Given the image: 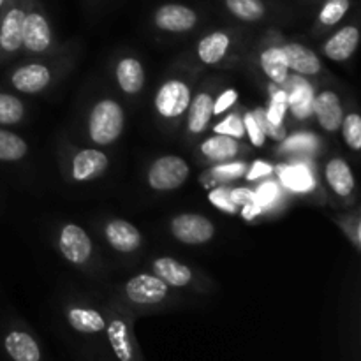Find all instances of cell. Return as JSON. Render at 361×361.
Returning a JSON list of instances; mask_svg holds the SVG:
<instances>
[{
  "mask_svg": "<svg viewBox=\"0 0 361 361\" xmlns=\"http://www.w3.org/2000/svg\"><path fill=\"white\" fill-rule=\"evenodd\" d=\"M326 180L338 196H349L355 189V176H353L351 168L342 159H334L328 162Z\"/></svg>",
  "mask_w": 361,
  "mask_h": 361,
  "instance_id": "44dd1931",
  "label": "cell"
},
{
  "mask_svg": "<svg viewBox=\"0 0 361 361\" xmlns=\"http://www.w3.org/2000/svg\"><path fill=\"white\" fill-rule=\"evenodd\" d=\"M295 90L289 95V102H291V108L295 111V115L298 118H305L310 113L314 111V97H312V88L309 87L303 81L296 80L295 78Z\"/></svg>",
  "mask_w": 361,
  "mask_h": 361,
  "instance_id": "83f0119b",
  "label": "cell"
},
{
  "mask_svg": "<svg viewBox=\"0 0 361 361\" xmlns=\"http://www.w3.org/2000/svg\"><path fill=\"white\" fill-rule=\"evenodd\" d=\"M155 25L166 32H187L197 23L196 11L182 4H164L155 11Z\"/></svg>",
  "mask_w": 361,
  "mask_h": 361,
  "instance_id": "9c48e42d",
  "label": "cell"
},
{
  "mask_svg": "<svg viewBox=\"0 0 361 361\" xmlns=\"http://www.w3.org/2000/svg\"><path fill=\"white\" fill-rule=\"evenodd\" d=\"M123 111L118 102L106 101L97 102L90 113V137L97 145H109L122 134Z\"/></svg>",
  "mask_w": 361,
  "mask_h": 361,
  "instance_id": "6da1fadb",
  "label": "cell"
},
{
  "mask_svg": "<svg viewBox=\"0 0 361 361\" xmlns=\"http://www.w3.org/2000/svg\"><path fill=\"white\" fill-rule=\"evenodd\" d=\"M59 247L62 256L73 264H83L92 254V242L85 229L76 224H67L60 233Z\"/></svg>",
  "mask_w": 361,
  "mask_h": 361,
  "instance_id": "ba28073f",
  "label": "cell"
},
{
  "mask_svg": "<svg viewBox=\"0 0 361 361\" xmlns=\"http://www.w3.org/2000/svg\"><path fill=\"white\" fill-rule=\"evenodd\" d=\"M106 238L118 252H133L140 247L141 233L127 221H111L106 226Z\"/></svg>",
  "mask_w": 361,
  "mask_h": 361,
  "instance_id": "5bb4252c",
  "label": "cell"
},
{
  "mask_svg": "<svg viewBox=\"0 0 361 361\" xmlns=\"http://www.w3.org/2000/svg\"><path fill=\"white\" fill-rule=\"evenodd\" d=\"M341 127L348 147L355 152L361 150V116L358 113H351L345 118H342Z\"/></svg>",
  "mask_w": 361,
  "mask_h": 361,
  "instance_id": "1f68e13d",
  "label": "cell"
},
{
  "mask_svg": "<svg viewBox=\"0 0 361 361\" xmlns=\"http://www.w3.org/2000/svg\"><path fill=\"white\" fill-rule=\"evenodd\" d=\"M270 173H271V166L264 164V162H261V161H257V162H254L252 169H250V173L247 176H249V180H256V178H259V176L270 175Z\"/></svg>",
  "mask_w": 361,
  "mask_h": 361,
  "instance_id": "7bdbcfd3",
  "label": "cell"
},
{
  "mask_svg": "<svg viewBox=\"0 0 361 361\" xmlns=\"http://www.w3.org/2000/svg\"><path fill=\"white\" fill-rule=\"evenodd\" d=\"M210 201L215 204V207L221 208V210L229 212V214H235L236 207H235V203L231 201V197H229L228 189L214 190V192L210 194Z\"/></svg>",
  "mask_w": 361,
  "mask_h": 361,
  "instance_id": "f35d334b",
  "label": "cell"
},
{
  "mask_svg": "<svg viewBox=\"0 0 361 361\" xmlns=\"http://www.w3.org/2000/svg\"><path fill=\"white\" fill-rule=\"evenodd\" d=\"M49 80H51V74H49L48 67L41 66V63H30V66L14 71L11 83L23 94H37L48 87Z\"/></svg>",
  "mask_w": 361,
  "mask_h": 361,
  "instance_id": "4fadbf2b",
  "label": "cell"
},
{
  "mask_svg": "<svg viewBox=\"0 0 361 361\" xmlns=\"http://www.w3.org/2000/svg\"><path fill=\"white\" fill-rule=\"evenodd\" d=\"M212 115H214V99L208 94L196 95L192 101L189 111V130L194 134H200L207 129L208 122H210Z\"/></svg>",
  "mask_w": 361,
  "mask_h": 361,
  "instance_id": "603a6c76",
  "label": "cell"
},
{
  "mask_svg": "<svg viewBox=\"0 0 361 361\" xmlns=\"http://www.w3.org/2000/svg\"><path fill=\"white\" fill-rule=\"evenodd\" d=\"M226 7L243 21H257L267 13L263 0H226Z\"/></svg>",
  "mask_w": 361,
  "mask_h": 361,
  "instance_id": "f1b7e54d",
  "label": "cell"
},
{
  "mask_svg": "<svg viewBox=\"0 0 361 361\" xmlns=\"http://www.w3.org/2000/svg\"><path fill=\"white\" fill-rule=\"evenodd\" d=\"M243 127H245L247 133H249V137H250V141H252L254 147H263L264 133L261 130L259 123L256 122V118H254L252 113L245 116V120H243Z\"/></svg>",
  "mask_w": 361,
  "mask_h": 361,
  "instance_id": "8d00e7d4",
  "label": "cell"
},
{
  "mask_svg": "<svg viewBox=\"0 0 361 361\" xmlns=\"http://www.w3.org/2000/svg\"><path fill=\"white\" fill-rule=\"evenodd\" d=\"M67 324L76 334L87 337H97L106 330V319L99 310L88 307H71L67 310Z\"/></svg>",
  "mask_w": 361,
  "mask_h": 361,
  "instance_id": "7c38bea8",
  "label": "cell"
},
{
  "mask_svg": "<svg viewBox=\"0 0 361 361\" xmlns=\"http://www.w3.org/2000/svg\"><path fill=\"white\" fill-rule=\"evenodd\" d=\"M351 7V0H326L319 11V23L324 27L337 25Z\"/></svg>",
  "mask_w": 361,
  "mask_h": 361,
  "instance_id": "4dcf8cb0",
  "label": "cell"
},
{
  "mask_svg": "<svg viewBox=\"0 0 361 361\" xmlns=\"http://www.w3.org/2000/svg\"><path fill=\"white\" fill-rule=\"evenodd\" d=\"M4 353L9 361H46L41 344L25 330H9L2 338Z\"/></svg>",
  "mask_w": 361,
  "mask_h": 361,
  "instance_id": "52a82bcc",
  "label": "cell"
},
{
  "mask_svg": "<svg viewBox=\"0 0 361 361\" xmlns=\"http://www.w3.org/2000/svg\"><path fill=\"white\" fill-rule=\"evenodd\" d=\"M6 4H7V0H0V11H2L4 7H6Z\"/></svg>",
  "mask_w": 361,
  "mask_h": 361,
  "instance_id": "f6af8a7d",
  "label": "cell"
},
{
  "mask_svg": "<svg viewBox=\"0 0 361 361\" xmlns=\"http://www.w3.org/2000/svg\"><path fill=\"white\" fill-rule=\"evenodd\" d=\"M189 176V164L182 157L166 155L157 159L148 171V183L155 190H173L185 183Z\"/></svg>",
  "mask_w": 361,
  "mask_h": 361,
  "instance_id": "3957f363",
  "label": "cell"
},
{
  "mask_svg": "<svg viewBox=\"0 0 361 361\" xmlns=\"http://www.w3.org/2000/svg\"><path fill=\"white\" fill-rule=\"evenodd\" d=\"M108 168V157L99 150H81L74 157L73 178L78 182H87L94 176L101 175Z\"/></svg>",
  "mask_w": 361,
  "mask_h": 361,
  "instance_id": "ac0fdd59",
  "label": "cell"
},
{
  "mask_svg": "<svg viewBox=\"0 0 361 361\" xmlns=\"http://www.w3.org/2000/svg\"><path fill=\"white\" fill-rule=\"evenodd\" d=\"M28 147L18 134L0 129V161H20L27 155Z\"/></svg>",
  "mask_w": 361,
  "mask_h": 361,
  "instance_id": "484cf974",
  "label": "cell"
},
{
  "mask_svg": "<svg viewBox=\"0 0 361 361\" xmlns=\"http://www.w3.org/2000/svg\"><path fill=\"white\" fill-rule=\"evenodd\" d=\"M243 173H245V166L243 164H226V166H219V168L214 169V175L222 180L236 178V176L243 175Z\"/></svg>",
  "mask_w": 361,
  "mask_h": 361,
  "instance_id": "ab89813d",
  "label": "cell"
},
{
  "mask_svg": "<svg viewBox=\"0 0 361 361\" xmlns=\"http://www.w3.org/2000/svg\"><path fill=\"white\" fill-rule=\"evenodd\" d=\"M312 109L316 111L323 129L334 133V130H337L341 127L344 113H342L341 99H338V95L335 92H323V94H319V97L314 99Z\"/></svg>",
  "mask_w": 361,
  "mask_h": 361,
  "instance_id": "2e32d148",
  "label": "cell"
},
{
  "mask_svg": "<svg viewBox=\"0 0 361 361\" xmlns=\"http://www.w3.org/2000/svg\"><path fill=\"white\" fill-rule=\"evenodd\" d=\"M27 11L21 6L7 7L0 20V49L6 53H14L21 48L23 42V21Z\"/></svg>",
  "mask_w": 361,
  "mask_h": 361,
  "instance_id": "30bf717a",
  "label": "cell"
},
{
  "mask_svg": "<svg viewBox=\"0 0 361 361\" xmlns=\"http://www.w3.org/2000/svg\"><path fill=\"white\" fill-rule=\"evenodd\" d=\"M360 41V32L356 27H344L331 35L324 44V55L335 62H344L355 53Z\"/></svg>",
  "mask_w": 361,
  "mask_h": 361,
  "instance_id": "9a60e30c",
  "label": "cell"
},
{
  "mask_svg": "<svg viewBox=\"0 0 361 361\" xmlns=\"http://www.w3.org/2000/svg\"><path fill=\"white\" fill-rule=\"evenodd\" d=\"M261 67L275 83H284L288 80V60H286L282 48H268L267 51L261 55Z\"/></svg>",
  "mask_w": 361,
  "mask_h": 361,
  "instance_id": "d4e9b609",
  "label": "cell"
},
{
  "mask_svg": "<svg viewBox=\"0 0 361 361\" xmlns=\"http://www.w3.org/2000/svg\"><path fill=\"white\" fill-rule=\"evenodd\" d=\"M281 180L288 189L307 192L314 187V178L305 166H288L281 171Z\"/></svg>",
  "mask_w": 361,
  "mask_h": 361,
  "instance_id": "4316f807",
  "label": "cell"
},
{
  "mask_svg": "<svg viewBox=\"0 0 361 361\" xmlns=\"http://www.w3.org/2000/svg\"><path fill=\"white\" fill-rule=\"evenodd\" d=\"M104 334L116 361H143L129 321L123 317H111L106 321Z\"/></svg>",
  "mask_w": 361,
  "mask_h": 361,
  "instance_id": "7a4b0ae2",
  "label": "cell"
},
{
  "mask_svg": "<svg viewBox=\"0 0 361 361\" xmlns=\"http://www.w3.org/2000/svg\"><path fill=\"white\" fill-rule=\"evenodd\" d=\"M236 97H238L236 90H226L224 94H222L221 97L214 102V115H221V113L226 111L229 106L235 104Z\"/></svg>",
  "mask_w": 361,
  "mask_h": 361,
  "instance_id": "60d3db41",
  "label": "cell"
},
{
  "mask_svg": "<svg viewBox=\"0 0 361 361\" xmlns=\"http://www.w3.org/2000/svg\"><path fill=\"white\" fill-rule=\"evenodd\" d=\"M277 194H279V187L275 185L274 182H267L256 190V194H254V203L263 210L264 207H268V204H271L275 200H277Z\"/></svg>",
  "mask_w": 361,
  "mask_h": 361,
  "instance_id": "d590c367",
  "label": "cell"
},
{
  "mask_svg": "<svg viewBox=\"0 0 361 361\" xmlns=\"http://www.w3.org/2000/svg\"><path fill=\"white\" fill-rule=\"evenodd\" d=\"M229 197L235 203V207H243V204L254 201V192L252 190L245 189V187H240V189L229 190Z\"/></svg>",
  "mask_w": 361,
  "mask_h": 361,
  "instance_id": "b9f144b4",
  "label": "cell"
},
{
  "mask_svg": "<svg viewBox=\"0 0 361 361\" xmlns=\"http://www.w3.org/2000/svg\"><path fill=\"white\" fill-rule=\"evenodd\" d=\"M201 152L212 161H226L238 154V143L235 137L226 136V134H217L201 145Z\"/></svg>",
  "mask_w": 361,
  "mask_h": 361,
  "instance_id": "cb8c5ba5",
  "label": "cell"
},
{
  "mask_svg": "<svg viewBox=\"0 0 361 361\" xmlns=\"http://www.w3.org/2000/svg\"><path fill=\"white\" fill-rule=\"evenodd\" d=\"M286 106H288V95L284 92H277L271 99L270 109L267 111V120L271 126H282V118H284Z\"/></svg>",
  "mask_w": 361,
  "mask_h": 361,
  "instance_id": "d6a6232c",
  "label": "cell"
},
{
  "mask_svg": "<svg viewBox=\"0 0 361 361\" xmlns=\"http://www.w3.org/2000/svg\"><path fill=\"white\" fill-rule=\"evenodd\" d=\"M116 80L126 94H137L145 85V71L136 59H123L116 67Z\"/></svg>",
  "mask_w": 361,
  "mask_h": 361,
  "instance_id": "ffe728a7",
  "label": "cell"
},
{
  "mask_svg": "<svg viewBox=\"0 0 361 361\" xmlns=\"http://www.w3.org/2000/svg\"><path fill=\"white\" fill-rule=\"evenodd\" d=\"M317 141L312 134H296V136L289 137L288 141L284 143V150H305V152H312L316 150Z\"/></svg>",
  "mask_w": 361,
  "mask_h": 361,
  "instance_id": "e575fe53",
  "label": "cell"
},
{
  "mask_svg": "<svg viewBox=\"0 0 361 361\" xmlns=\"http://www.w3.org/2000/svg\"><path fill=\"white\" fill-rule=\"evenodd\" d=\"M259 212H261V208L257 207V204L254 203V201H250V203L243 204V219H247V221H250V219L256 217V215L259 214Z\"/></svg>",
  "mask_w": 361,
  "mask_h": 361,
  "instance_id": "ee69618b",
  "label": "cell"
},
{
  "mask_svg": "<svg viewBox=\"0 0 361 361\" xmlns=\"http://www.w3.org/2000/svg\"><path fill=\"white\" fill-rule=\"evenodd\" d=\"M282 51H284L286 60H288V66L295 69L296 73L312 76V74H317L321 71L319 56L307 46L291 42V44H286Z\"/></svg>",
  "mask_w": 361,
  "mask_h": 361,
  "instance_id": "e0dca14e",
  "label": "cell"
},
{
  "mask_svg": "<svg viewBox=\"0 0 361 361\" xmlns=\"http://www.w3.org/2000/svg\"><path fill=\"white\" fill-rule=\"evenodd\" d=\"M51 44V28L48 20L37 11H28L23 21V42L28 51L41 53Z\"/></svg>",
  "mask_w": 361,
  "mask_h": 361,
  "instance_id": "8fae6325",
  "label": "cell"
},
{
  "mask_svg": "<svg viewBox=\"0 0 361 361\" xmlns=\"http://www.w3.org/2000/svg\"><path fill=\"white\" fill-rule=\"evenodd\" d=\"M126 295L134 305H157L168 296V284H164L157 275L141 274L127 282Z\"/></svg>",
  "mask_w": 361,
  "mask_h": 361,
  "instance_id": "5b68a950",
  "label": "cell"
},
{
  "mask_svg": "<svg viewBox=\"0 0 361 361\" xmlns=\"http://www.w3.org/2000/svg\"><path fill=\"white\" fill-rule=\"evenodd\" d=\"M229 35L224 32H214V34L204 35L197 44V55L201 62L217 63L224 59L226 51L229 48Z\"/></svg>",
  "mask_w": 361,
  "mask_h": 361,
  "instance_id": "7402d4cb",
  "label": "cell"
},
{
  "mask_svg": "<svg viewBox=\"0 0 361 361\" xmlns=\"http://www.w3.org/2000/svg\"><path fill=\"white\" fill-rule=\"evenodd\" d=\"M252 115H254V118H256V122L259 123V127H261V130L264 133V136H267V134H270V136H274L275 140H282V137H284V127L271 126V123L267 120V116L263 115V111H261V109L254 111Z\"/></svg>",
  "mask_w": 361,
  "mask_h": 361,
  "instance_id": "74e56055",
  "label": "cell"
},
{
  "mask_svg": "<svg viewBox=\"0 0 361 361\" xmlns=\"http://www.w3.org/2000/svg\"><path fill=\"white\" fill-rule=\"evenodd\" d=\"M215 133L226 134V136H231L236 140V137H242L245 134V127H243L242 118L238 115H229L226 116L224 122L215 127Z\"/></svg>",
  "mask_w": 361,
  "mask_h": 361,
  "instance_id": "836d02e7",
  "label": "cell"
},
{
  "mask_svg": "<svg viewBox=\"0 0 361 361\" xmlns=\"http://www.w3.org/2000/svg\"><path fill=\"white\" fill-rule=\"evenodd\" d=\"M101 361H116L115 358H106V360H101Z\"/></svg>",
  "mask_w": 361,
  "mask_h": 361,
  "instance_id": "bcb514c9",
  "label": "cell"
},
{
  "mask_svg": "<svg viewBox=\"0 0 361 361\" xmlns=\"http://www.w3.org/2000/svg\"><path fill=\"white\" fill-rule=\"evenodd\" d=\"M25 115V108L21 101L14 95L0 94V123L2 126H14Z\"/></svg>",
  "mask_w": 361,
  "mask_h": 361,
  "instance_id": "f546056e",
  "label": "cell"
},
{
  "mask_svg": "<svg viewBox=\"0 0 361 361\" xmlns=\"http://www.w3.org/2000/svg\"><path fill=\"white\" fill-rule=\"evenodd\" d=\"M154 271L164 284L173 288H183L192 279V271L185 264L171 259V257H159L154 261Z\"/></svg>",
  "mask_w": 361,
  "mask_h": 361,
  "instance_id": "d6986e66",
  "label": "cell"
},
{
  "mask_svg": "<svg viewBox=\"0 0 361 361\" xmlns=\"http://www.w3.org/2000/svg\"><path fill=\"white\" fill-rule=\"evenodd\" d=\"M171 231L178 242L187 243V245H200L214 238L215 228L203 215L182 214L173 219Z\"/></svg>",
  "mask_w": 361,
  "mask_h": 361,
  "instance_id": "277c9868",
  "label": "cell"
},
{
  "mask_svg": "<svg viewBox=\"0 0 361 361\" xmlns=\"http://www.w3.org/2000/svg\"><path fill=\"white\" fill-rule=\"evenodd\" d=\"M190 106V90L183 81H168L155 95V108L166 118H176Z\"/></svg>",
  "mask_w": 361,
  "mask_h": 361,
  "instance_id": "8992f818",
  "label": "cell"
}]
</instances>
